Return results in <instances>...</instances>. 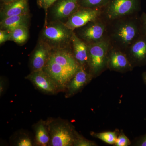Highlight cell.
I'll return each mask as SVG.
<instances>
[{"mask_svg": "<svg viewBox=\"0 0 146 146\" xmlns=\"http://www.w3.org/2000/svg\"><path fill=\"white\" fill-rule=\"evenodd\" d=\"M49 58L64 68L76 73L80 65L76 60L74 56L65 49L54 50L51 52Z\"/></svg>", "mask_w": 146, "mask_h": 146, "instance_id": "4fadbf2b", "label": "cell"}, {"mask_svg": "<svg viewBox=\"0 0 146 146\" xmlns=\"http://www.w3.org/2000/svg\"><path fill=\"white\" fill-rule=\"evenodd\" d=\"M141 20L143 27V30L146 33V13H143L141 15Z\"/></svg>", "mask_w": 146, "mask_h": 146, "instance_id": "4316f807", "label": "cell"}, {"mask_svg": "<svg viewBox=\"0 0 146 146\" xmlns=\"http://www.w3.org/2000/svg\"><path fill=\"white\" fill-rule=\"evenodd\" d=\"M14 145L17 146H32L35 145L34 141L27 133H20L15 140Z\"/></svg>", "mask_w": 146, "mask_h": 146, "instance_id": "44dd1931", "label": "cell"}, {"mask_svg": "<svg viewBox=\"0 0 146 146\" xmlns=\"http://www.w3.org/2000/svg\"><path fill=\"white\" fill-rule=\"evenodd\" d=\"M143 78L144 82H145V84H146V72L143 73Z\"/></svg>", "mask_w": 146, "mask_h": 146, "instance_id": "f546056e", "label": "cell"}, {"mask_svg": "<svg viewBox=\"0 0 146 146\" xmlns=\"http://www.w3.org/2000/svg\"><path fill=\"white\" fill-rule=\"evenodd\" d=\"M129 60L132 65L142 66L146 64V33L144 31L128 48Z\"/></svg>", "mask_w": 146, "mask_h": 146, "instance_id": "ba28073f", "label": "cell"}, {"mask_svg": "<svg viewBox=\"0 0 146 146\" xmlns=\"http://www.w3.org/2000/svg\"><path fill=\"white\" fill-rule=\"evenodd\" d=\"M6 82L3 78H1L0 81V96H1L5 90Z\"/></svg>", "mask_w": 146, "mask_h": 146, "instance_id": "83f0119b", "label": "cell"}, {"mask_svg": "<svg viewBox=\"0 0 146 146\" xmlns=\"http://www.w3.org/2000/svg\"><path fill=\"white\" fill-rule=\"evenodd\" d=\"M90 73H87L82 66L70 80L65 87V97L69 98L75 95L89 83L93 78Z\"/></svg>", "mask_w": 146, "mask_h": 146, "instance_id": "30bf717a", "label": "cell"}, {"mask_svg": "<svg viewBox=\"0 0 146 146\" xmlns=\"http://www.w3.org/2000/svg\"><path fill=\"white\" fill-rule=\"evenodd\" d=\"M96 21L90 22L82 27V28L79 33L82 39L88 42L89 44L104 39L106 27L102 22Z\"/></svg>", "mask_w": 146, "mask_h": 146, "instance_id": "9c48e42d", "label": "cell"}, {"mask_svg": "<svg viewBox=\"0 0 146 146\" xmlns=\"http://www.w3.org/2000/svg\"><path fill=\"white\" fill-rule=\"evenodd\" d=\"M57 0H37V3L40 7L47 10Z\"/></svg>", "mask_w": 146, "mask_h": 146, "instance_id": "484cf974", "label": "cell"}, {"mask_svg": "<svg viewBox=\"0 0 146 146\" xmlns=\"http://www.w3.org/2000/svg\"><path fill=\"white\" fill-rule=\"evenodd\" d=\"M91 135L95 138H98L105 143L110 145H115L117 138V133L116 131H106V132L96 133L91 132Z\"/></svg>", "mask_w": 146, "mask_h": 146, "instance_id": "ffe728a7", "label": "cell"}, {"mask_svg": "<svg viewBox=\"0 0 146 146\" xmlns=\"http://www.w3.org/2000/svg\"><path fill=\"white\" fill-rule=\"evenodd\" d=\"M72 42L74 57L80 65L84 68V65L88 63V45L77 36L74 33H73L72 36Z\"/></svg>", "mask_w": 146, "mask_h": 146, "instance_id": "2e32d148", "label": "cell"}, {"mask_svg": "<svg viewBox=\"0 0 146 146\" xmlns=\"http://www.w3.org/2000/svg\"><path fill=\"white\" fill-rule=\"evenodd\" d=\"M11 31L8 30L1 29L0 31V44H3L8 40H10Z\"/></svg>", "mask_w": 146, "mask_h": 146, "instance_id": "d4e9b609", "label": "cell"}, {"mask_svg": "<svg viewBox=\"0 0 146 146\" xmlns=\"http://www.w3.org/2000/svg\"><path fill=\"white\" fill-rule=\"evenodd\" d=\"M110 0H80V4L85 8H97L107 5Z\"/></svg>", "mask_w": 146, "mask_h": 146, "instance_id": "7402d4cb", "label": "cell"}, {"mask_svg": "<svg viewBox=\"0 0 146 146\" xmlns=\"http://www.w3.org/2000/svg\"><path fill=\"white\" fill-rule=\"evenodd\" d=\"M88 47L87 65L89 68V73L93 76H96L107 67L110 43L104 39L99 42L89 44Z\"/></svg>", "mask_w": 146, "mask_h": 146, "instance_id": "277c9868", "label": "cell"}, {"mask_svg": "<svg viewBox=\"0 0 146 146\" xmlns=\"http://www.w3.org/2000/svg\"><path fill=\"white\" fill-rule=\"evenodd\" d=\"M46 121L50 134V146H73L77 131L69 122L51 118Z\"/></svg>", "mask_w": 146, "mask_h": 146, "instance_id": "7a4b0ae2", "label": "cell"}, {"mask_svg": "<svg viewBox=\"0 0 146 146\" xmlns=\"http://www.w3.org/2000/svg\"><path fill=\"white\" fill-rule=\"evenodd\" d=\"M115 145L116 146H128L130 145L131 142L124 133L121 132L117 138Z\"/></svg>", "mask_w": 146, "mask_h": 146, "instance_id": "cb8c5ba5", "label": "cell"}, {"mask_svg": "<svg viewBox=\"0 0 146 146\" xmlns=\"http://www.w3.org/2000/svg\"><path fill=\"white\" fill-rule=\"evenodd\" d=\"M96 143L93 141H89L86 139L77 132L76 133L75 137L74 140V146H96Z\"/></svg>", "mask_w": 146, "mask_h": 146, "instance_id": "603a6c76", "label": "cell"}, {"mask_svg": "<svg viewBox=\"0 0 146 146\" xmlns=\"http://www.w3.org/2000/svg\"><path fill=\"white\" fill-rule=\"evenodd\" d=\"M137 145L140 146H146V134L143 136L137 143Z\"/></svg>", "mask_w": 146, "mask_h": 146, "instance_id": "f1b7e54d", "label": "cell"}, {"mask_svg": "<svg viewBox=\"0 0 146 146\" xmlns=\"http://www.w3.org/2000/svg\"><path fill=\"white\" fill-rule=\"evenodd\" d=\"M107 67L111 70L123 72L131 70L132 65L125 54L118 49L112 48L109 50Z\"/></svg>", "mask_w": 146, "mask_h": 146, "instance_id": "7c38bea8", "label": "cell"}, {"mask_svg": "<svg viewBox=\"0 0 146 146\" xmlns=\"http://www.w3.org/2000/svg\"><path fill=\"white\" fill-rule=\"evenodd\" d=\"M25 78L29 80L36 89L44 94L54 95L63 91L43 70L32 72Z\"/></svg>", "mask_w": 146, "mask_h": 146, "instance_id": "8992f818", "label": "cell"}, {"mask_svg": "<svg viewBox=\"0 0 146 146\" xmlns=\"http://www.w3.org/2000/svg\"><path fill=\"white\" fill-rule=\"evenodd\" d=\"M73 31L60 22H54L47 25L43 31L44 42L50 48L54 50L65 49L72 42Z\"/></svg>", "mask_w": 146, "mask_h": 146, "instance_id": "3957f363", "label": "cell"}, {"mask_svg": "<svg viewBox=\"0 0 146 146\" xmlns=\"http://www.w3.org/2000/svg\"><path fill=\"white\" fill-rule=\"evenodd\" d=\"M29 18L28 14L10 16L4 18L1 20V29L12 31L20 26L27 25Z\"/></svg>", "mask_w": 146, "mask_h": 146, "instance_id": "ac0fdd59", "label": "cell"}, {"mask_svg": "<svg viewBox=\"0 0 146 146\" xmlns=\"http://www.w3.org/2000/svg\"><path fill=\"white\" fill-rule=\"evenodd\" d=\"M101 11L97 8H85L76 11L68 18L66 26L72 31L84 26L90 22L96 21Z\"/></svg>", "mask_w": 146, "mask_h": 146, "instance_id": "52a82bcc", "label": "cell"}, {"mask_svg": "<svg viewBox=\"0 0 146 146\" xmlns=\"http://www.w3.org/2000/svg\"><path fill=\"white\" fill-rule=\"evenodd\" d=\"M28 0H15L5 4L1 11V20L18 15L28 14Z\"/></svg>", "mask_w": 146, "mask_h": 146, "instance_id": "5bb4252c", "label": "cell"}, {"mask_svg": "<svg viewBox=\"0 0 146 146\" xmlns=\"http://www.w3.org/2000/svg\"><path fill=\"white\" fill-rule=\"evenodd\" d=\"M131 17L127 16L115 20L116 23L110 32V39L115 48L120 50H127L143 33L141 18Z\"/></svg>", "mask_w": 146, "mask_h": 146, "instance_id": "6da1fadb", "label": "cell"}, {"mask_svg": "<svg viewBox=\"0 0 146 146\" xmlns=\"http://www.w3.org/2000/svg\"><path fill=\"white\" fill-rule=\"evenodd\" d=\"M140 3L141 0H110L105 15L111 21L131 16L139 10Z\"/></svg>", "mask_w": 146, "mask_h": 146, "instance_id": "5b68a950", "label": "cell"}, {"mask_svg": "<svg viewBox=\"0 0 146 146\" xmlns=\"http://www.w3.org/2000/svg\"><path fill=\"white\" fill-rule=\"evenodd\" d=\"M4 1H5L7 3H9L13 1H15V0H4Z\"/></svg>", "mask_w": 146, "mask_h": 146, "instance_id": "4dcf8cb0", "label": "cell"}, {"mask_svg": "<svg viewBox=\"0 0 146 146\" xmlns=\"http://www.w3.org/2000/svg\"><path fill=\"white\" fill-rule=\"evenodd\" d=\"M79 0H61L55 6L52 14L56 19H66L78 10Z\"/></svg>", "mask_w": 146, "mask_h": 146, "instance_id": "9a60e30c", "label": "cell"}, {"mask_svg": "<svg viewBox=\"0 0 146 146\" xmlns=\"http://www.w3.org/2000/svg\"><path fill=\"white\" fill-rule=\"evenodd\" d=\"M51 48L44 41H40L31 56V72L43 70L51 53Z\"/></svg>", "mask_w": 146, "mask_h": 146, "instance_id": "8fae6325", "label": "cell"}, {"mask_svg": "<svg viewBox=\"0 0 146 146\" xmlns=\"http://www.w3.org/2000/svg\"><path fill=\"white\" fill-rule=\"evenodd\" d=\"M34 142L36 146H50V137L46 121L40 120L33 125Z\"/></svg>", "mask_w": 146, "mask_h": 146, "instance_id": "e0dca14e", "label": "cell"}, {"mask_svg": "<svg viewBox=\"0 0 146 146\" xmlns=\"http://www.w3.org/2000/svg\"><path fill=\"white\" fill-rule=\"evenodd\" d=\"M27 25H21L11 31L10 40L18 44H23L28 38Z\"/></svg>", "mask_w": 146, "mask_h": 146, "instance_id": "d6986e66", "label": "cell"}]
</instances>
